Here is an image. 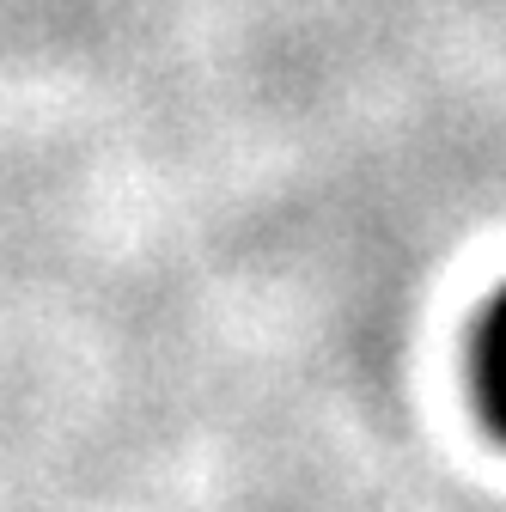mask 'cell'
I'll list each match as a JSON object with an SVG mask.
<instances>
[{
  "mask_svg": "<svg viewBox=\"0 0 506 512\" xmlns=\"http://www.w3.org/2000/svg\"><path fill=\"white\" fill-rule=\"evenodd\" d=\"M470 397L482 427L506 445V287L476 311L470 330Z\"/></svg>",
  "mask_w": 506,
  "mask_h": 512,
  "instance_id": "cell-1",
  "label": "cell"
}]
</instances>
